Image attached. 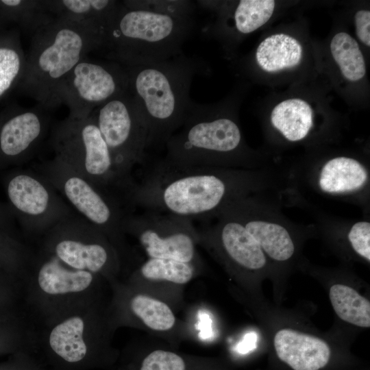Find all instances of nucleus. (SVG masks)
<instances>
[{"mask_svg": "<svg viewBox=\"0 0 370 370\" xmlns=\"http://www.w3.org/2000/svg\"><path fill=\"white\" fill-rule=\"evenodd\" d=\"M262 179V173L255 170L175 166L160 160L136 182L130 205L191 220L208 219L261 190Z\"/></svg>", "mask_w": 370, "mask_h": 370, "instance_id": "nucleus-1", "label": "nucleus"}, {"mask_svg": "<svg viewBox=\"0 0 370 370\" xmlns=\"http://www.w3.org/2000/svg\"><path fill=\"white\" fill-rule=\"evenodd\" d=\"M128 91L148 131L147 149L165 147L183 125L192 80L206 73L203 60L182 53L153 63L123 66Z\"/></svg>", "mask_w": 370, "mask_h": 370, "instance_id": "nucleus-2", "label": "nucleus"}, {"mask_svg": "<svg viewBox=\"0 0 370 370\" xmlns=\"http://www.w3.org/2000/svg\"><path fill=\"white\" fill-rule=\"evenodd\" d=\"M104 38L105 35L95 29L55 17L32 36L23 75L16 90L51 112L58 107L59 86L79 62L102 47Z\"/></svg>", "mask_w": 370, "mask_h": 370, "instance_id": "nucleus-3", "label": "nucleus"}, {"mask_svg": "<svg viewBox=\"0 0 370 370\" xmlns=\"http://www.w3.org/2000/svg\"><path fill=\"white\" fill-rule=\"evenodd\" d=\"M195 26L194 18L129 8L121 1L99 50L123 66L160 62L183 53Z\"/></svg>", "mask_w": 370, "mask_h": 370, "instance_id": "nucleus-4", "label": "nucleus"}, {"mask_svg": "<svg viewBox=\"0 0 370 370\" xmlns=\"http://www.w3.org/2000/svg\"><path fill=\"white\" fill-rule=\"evenodd\" d=\"M241 130L217 108L192 101L182 127L165 145L164 162L175 166L254 170Z\"/></svg>", "mask_w": 370, "mask_h": 370, "instance_id": "nucleus-5", "label": "nucleus"}, {"mask_svg": "<svg viewBox=\"0 0 370 370\" xmlns=\"http://www.w3.org/2000/svg\"><path fill=\"white\" fill-rule=\"evenodd\" d=\"M49 143L55 156L98 188L113 195L127 208L136 185L116 169L94 117L67 116L51 126Z\"/></svg>", "mask_w": 370, "mask_h": 370, "instance_id": "nucleus-6", "label": "nucleus"}, {"mask_svg": "<svg viewBox=\"0 0 370 370\" xmlns=\"http://www.w3.org/2000/svg\"><path fill=\"white\" fill-rule=\"evenodd\" d=\"M38 167V173L75 212L99 229L114 246L121 259L123 258L128 250L123 221L127 214L131 213L124 204L56 156Z\"/></svg>", "mask_w": 370, "mask_h": 370, "instance_id": "nucleus-7", "label": "nucleus"}, {"mask_svg": "<svg viewBox=\"0 0 370 370\" xmlns=\"http://www.w3.org/2000/svg\"><path fill=\"white\" fill-rule=\"evenodd\" d=\"M45 249L66 266L112 278L119 271L121 257L97 227L75 213L45 232Z\"/></svg>", "mask_w": 370, "mask_h": 370, "instance_id": "nucleus-8", "label": "nucleus"}, {"mask_svg": "<svg viewBox=\"0 0 370 370\" xmlns=\"http://www.w3.org/2000/svg\"><path fill=\"white\" fill-rule=\"evenodd\" d=\"M6 206L26 231L45 233L76 212L40 173L14 168L2 177Z\"/></svg>", "mask_w": 370, "mask_h": 370, "instance_id": "nucleus-9", "label": "nucleus"}, {"mask_svg": "<svg viewBox=\"0 0 370 370\" xmlns=\"http://www.w3.org/2000/svg\"><path fill=\"white\" fill-rule=\"evenodd\" d=\"M115 166L126 179L134 167L147 162L148 131L127 90L97 107L91 113Z\"/></svg>", "mask_w": 370, "mask_h": 370, "instance_id": "nucleus-10", "label": "nucleus"}, {"mask_svg": "<svg viewBox=\"0 0 370 370\" xmlns=\"http://www.w3.org/2000/svg\"><path fill=\"white\" fill-rule=\"evenodd\" d=\"M125 68L113 61H98L88 56L79 62L59 86L57 103L66 105L69 116L84 119L110 99L128 90Z\"/></svg>", "mask_w": 370, "mask_h": 370, "instance_id": "nucleus-11", "label": "nucleus"}, {"mask_svg": "<svg viewBox=\"0 0 370 370\" xmlns=\"http://www.w3.org/2000/svg\"><path fill=\"white\" fill-rule=\"evenodd\" d=\"M123 230L138 241L148 258L198 264V231L191 219L149 210L131 212L123 219Z\"/></svg>", "mask_w": 370, "mask_h": 370, "instance_id": "nucleus-12", "label": "nucleus"}, {"mask_svg": "<svg viewBox=\"0 0 370 370\" xmlns=\"http://www.w3.org/2000/svg\"><path fill=\"white\" fill-rule=\"evenodd\" d=\"M50 112L12 103L0 111V171L18 168L36 154L51 127Z\"/></svg>", "mask_w": 370, "mask_h": 370, "instance_id": "nucleus-13", "label": "nucleus"}, {"mask_svg": "<svg viewBox=\"0 0 370 370\" xmlns=\"http://www.w3.org/2000/svg\"><path fill=\"white\" fill-rule=\"evenodd\" d=\"M368 168L358 160L336 156L314 170L313 183L320 193L332 196L357 195L367 189Z\"/></svg>", "mask_w": 370, "mask_h": 370, "instance_id": "nucleus-14", "label": "nucleus"}, {"mask_svg": "<svg viewBox=\"0 0 370 370\" xmlns=\"http://www.w3.org/2000/svg\"><path fill=\"white\" fill-rule=\"evenodd\" d=\"M274 347L278 358L294 370H319L330 357V347L324 341L291 329L275 334Z\"/></svg>", "mask_w": 370, "mask_h": 370, "instance_id": "nucleus-15", "label": "nucleus"}, {"mask_svg": "<svg viewBox=\"0 0 370 370\" xmlns=\"http://www.w3.org/2000/svg\"><path fill=\"white\" fill-rule=\"evenodd\" d=\"M35 267L38 287L42 294L50 297L81 294L88 290L99 276L71 268L45 251Z\"/></svg>", "mask_w": 370, "mask_h": 370, "instance_id": "nucleus-16", "label": "nucleus"}, {"mask_svg": "<svg viewBox=\"0 0 370 370\" xmlns=\"http://www.w3.org/2000/svg\"><path fill=\"white\" fill-rule=\"evenodd\" d=\"M90 332L88 315L75 312L53 325L47 336L48 344L53 352L64 361L78 362L87 355Z\"/></svg>", "mask_w": 370, "mask_h": 370, "instance_id": "nucleus-17", "label": "nucleus"}, {"mask_svg": "<svg viewBox=\"0 0 370 370\" xmlns=\"http://www.w3.org/2000/svg\"><path fill=\"white\" fill-rule=\"evenodd\" d=\"M46 10L55 17H62L95 29L106 36L120 2L114 0H43Z\"/></svg>", "mask_w": 370, "mask_h": 370, "instance_id": "nucleus-18", "label": "nucleus"}, {"mask_svg": "<svg viewBox=\"0 0 370 370\" xmlns=\"http://www.w3.org/2000/svg\"><path fill=\"white\" fill-rule=\"evenodd\" d=\"M25 60L18 28L0 31V103L16 90L23 75Z\"/></svg>", "mask_w": 370, "mask_h": 370, "instance_id": "nucleus-19", "label": "nucleus"}, {"mask_svg": "<svg viewBox=\"0 0 370 370\" xmlns=\"http://www.w3.org/2000/svg\"><path fill=\"white\" fill-rule=\"evenodd\" d=\"M125 305L129 314L137 322L153 332L166 333L176 325V317L170 306L143 291L132 293Z\"/></svg>", "mask_w": 370, "mask_h": 370, "instance_id": "nucleus-20", "label": "nucleus"}, {"mask_svg": "<svg viewBox=\"0 0 370 370\" xmlns=\"http://www.w3.org/2000/svg\"><path fill=\"white\" fill-rule=\"evenodd\" d=\"M197 264L169 258H147L133 272L131 280L134 283L182 286L195 276Z\"/></svg>", "mask_w": 370, "mask_h": 370, "instance_id": "nucleus-21", "label": "nucleus"}, {"mask_svg": "<svg viewBox=\"0 0 370 370\" xmlns=\"http://www.w3.org/2000/svg\"><path fill=\"white\" fill-rule=\"evenodd\" d=\"M271 122L286 140L299 141L308 136L313 126L312 110L302 99H287L273 109Z\"/></svg>", "mask_w": 370, "mask_h": 370, "instance_id": "nucleus-22", "label": "nucleus"}, {"mask_svg": "<svg viewBox=\"0 0 370 370\" xmlns=\"http://www.w3.org/2000/svg\"><path fill=\"white\" fill-rule=\"evenodd\" d=\"M302 47L293 37L274 34L266 38L258 45L256 52L258 64L267 72H276L292 68L300 62Z\"/></svg>", "mask_w": 370, "mask_h": 370, "instance_id": "nucleus-23", "label": "nucleus"}, {"mask_svg": "<svg viewBox=\"0 0 370 370\" xmlns=\"http://www.w3.org/2000/svg\"><path fill=\"white\" fill-rule=\"evenodd\" d=\"M0 12L8 25H16L19 30L32 36L55 18L46 10L43 0H0Z\"/></svg>", "mask_w": 370, "mask_h": 370, "instance_id": "nucleus-24", "label": "nucleus"}, {"mask_svg": "<svg viewBox=\"0 0 370 370\" xmlns=\"http://www.w3.org/2000/svg\"><path fill=\"white\" fill-rule=\"evenodd\" d=\"M329 297L333 309L342 320L358 327L370 326V303L354 288L343 284L331 286Z\"/></svg>", "mask_w": 370, "mask_h": 370, "instance_id": "nucleus-25", "label": "nucleus"}, {"mask_svg": "<svg viewBox=\"0 0 370 370\" xmlns=\"http://www.w3.org/2000/svg\"><path fill=\"white\" fill-rule=\"evenodd\" d=\"M330 51L343 76L355 82L366 73L362 53L356 40L345 32L336 34L330 42Z\"/></svg>", "mask_w": 370, "mask_h": 370, "instance_id": "nucleus-26", "label": "nucleus"}, {"mask_svg": "<svg viewBox=\"0 0 370 370\" xmlns=\"http://www.w3.org/2000/svg\"><path fill=\"white\" fill-rule=\"evenodd\" d=\"M275 8L273 0H241L233 13L236 30L241 34L254 32L271 17Z\"/></svg>", "mask_w": 370, "mask_h": 370, "instance_id": "nucleus-27", "label": "nucleus"}, {"mask_svg": "<svg viewBox=\"0 0 370 370\" xmlns=\"http://www.w3.org/2000/svg\"><path fill=\"white\" fill-rule=\"evenodd\" d=\"M122 3L127 8L144 9L168 15L194 18L196 1L184 0H125Z\"/></svg>", "mask_w": 370, "mask_h": 370, "instance_id": "nucleus-28", "label": "nucleus"}, {"mask_svg": "<svg viewBox=\"0 0 370 370\" xmlns=\"http://www.w3.org/2000/svg\"><path fill=\"white\" fill-rule=\"evenodd\" d=\"M140 370H186V363L175 352L157 349L145 357Z\"/></svg>", "mask_w": 370, "mask_h": 370, "instance_id": "nucleus-29", "label": "nucleus"}, {"mask_svg": "<svg viewBox=\"0 0 370 370\" xmlns=\"http://www.w3.org/2000/svg\"><path fill=\"white\" fill-rule=\"evenodd\" d=\"M347 238L354 251L370 261V223L367 220L351 223Z\"/></svg>", "mask_w": 370, "mask_h": 370, "instance_id": "nucleus-30", "label": "nucleus"}, {"mask_svg": "<svg viewBox=\"0 0 370 370\" xmlns=\"http://www.w3.org/2000/svg\"><path fill=\"white\" fill-rule=\"evenodd\" d=\"M27 256L24 248L11 237V234L0 227V260L2 262L19 265Z\"/></svg>", "mask_w": 370, "mask_h": 370, "instance_id": "nucleus-31", "label": "nucleus"}, {"mask_svg": "<svg viewBox=\"0 0 370 370\" xmlns=\"http://www.w3.org/2000/svg\"><path fill=\"white\" fill-rule=\"evenodd\" d=\"M356 34L365 45L370 46V12L359 10L354 16Z\"/></svg>", "mask_w": 370, "mask_h": 370, "instance_id": "nucleus-32", "label": "nucleus"}, {"mask_svg": "<svg viewBox=\"0 0 370 370\" xmlns=\"http://www.w3.org/2000/svg\"><path fill=\"white\" fill-rule=\"evenodd\" d=\"M14 222L6 204L0 201V227L8 233L12 234Z\"/></svg>", "mask_w": 370, "mask_h": 370, "instance_id": "nucleus-33", "label": "nucleus"}, {"mask_svg": "<svg viewBox=\"0 0 370 370\" xmlns=\"http://www.w3.org/2000/svg\"><path fill=\"white\" fill-rule=\"evenodd\" d=\"M257 334L255 332L246 334L242 341L236 347V351L242 354H245L254 349L256 347Z\"/></svg>", "mask_w": 370, "mask_h": 370, "instance_id": "nucleus-34", "label": "nucleus"}, {"mask_svg": "<svg viewBox=\"0 0 370 370\" xmlns=\"http://www.w3.org/2000/svg\"><path fill=\"white\" fill-rule=\"evenodd\" d=\"M7 26L8 25L0 12V31L7 29Z\"/></svg>", "mask_w": 370, "mask_h": 370, "instance_id": "nucleus-35", "label": "nucleus"}]
</instances>
